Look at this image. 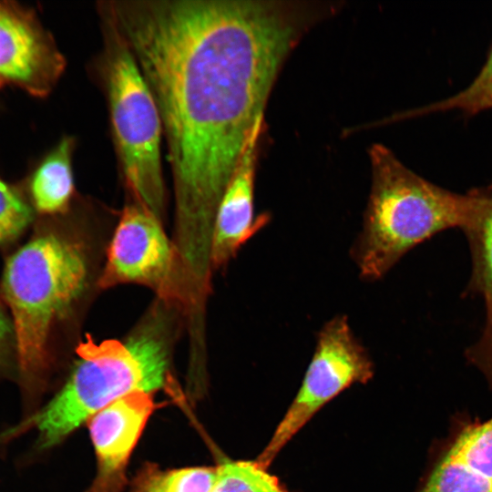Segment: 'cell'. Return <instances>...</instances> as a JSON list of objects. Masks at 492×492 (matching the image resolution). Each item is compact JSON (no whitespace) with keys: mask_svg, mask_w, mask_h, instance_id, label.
<instances>
[{"mask_svg":"<svg viewBox=\"0 0 492 492\" xmlns=\"http://www.w3.org/2000/svg\"><path fill=\"white\" fill-rule=\"evenodd\" d=\"M492 109V46L487 59L472 82L460 92L416 109L399 113L394 120L421 117L446 111H458L474 116Z\"/></svg>","mask_w":492,"mask_h":492,"instance_id":"cell-13","label":"cell"},{"mask_svg":"<svg viewBox=\"0 0 492 492\" xmlns=\"http://www.w3.org/2000/svg\"><path fill=\"white\" fill-rule=\"evenodd\" d=\"M374 375L367 350L345 315H336L319 331L302 384L256 461L268 468L282 447L326 403L355 383Z\"/></svg>","mask_w":492,"mask_h":492,"instance_id":"cell-6","label":"cell"},{"mask_svg":"<svg viewBox=\"0 0 492 492\" xmlns=\"http://www.w3.org/2000/svg\"><path fill=\"white\" fill-rule=\"evenodd\" d=\"M125 283L145 285L165 302L185 304L183 275L173 241L160 219L133 200L121 211L98 281L104 289Z\"/></svg>","mask_w":492,"mask_h":492,"instance_id":"cell-7","label":"cell"},{"mask_svg":"<svg viewBox=\"0 0 492 492\" xmlns=\"http://www.w3.org/2000/svg\"><path fill=\"white\" fill-rule=\"evenodd\" d=\"M11 329L13 328L0 305V353L3 350L5 342L10 334Z\"/></svg>","mask_w":492,"mask_h":492,"instance_id":"cell-19","label":"cell"},{"mask_svg":"<svg viewBox=\"0 0 492 492\" xmlns=\"http://www.w3.org/2000/svg\"><path fill=\"white\" fill-rule=\"evenodd\" d=\"M471 193L473 203L461 228L471 259L465 292L482 299L485 320L479 338L466 351V358L483 372L492 386V184L471 190Z\"/></svg>","mask_w":492,"mask_h":492,"instance_id":"cell-11","label":"cell"},{"mask_svg":"<svg viewBox=\"0 0 492 492\" xmlns=\"http://www.w3.org/2000/svg\"><path fill=\"white\" fill-rule=\"evenodd\" d=\"M210 492H287L279 480L254 461H224L217 466Z\"/></svg>","mask_w":492,"mask_h":492,"instance_id":"cell-15","label":"cell"},{"mask_svg":"<svg viewBox=\"0 0 492 492\" xmlns=\"http://www.w3.org/2000/svg\"><path fill=\"white\" fill-rule=\"evenodd\" d=\"M418 492H492V480L446 452Z\"/></svg>","mask_w":492,"mask_h":492,"instance_id":"cell-16","label":"cell"},{"mask_svg":"<svg viewBox=\"0 0 492 492\" xmlns=\"http://www.w3.org/2000/svg\"><path fill=\"white\" fill-rule=\"evenodd\" d=\"M264 115L254 124L240 161L218 205L212 231V269L227 264L268 221L254 216V183Z\"/></svg>","mask_w":492,"mask_h":492,"instance_id":"cell-10","label":"cell"},{"mask_svg":"<svg viewBox=\"0 0 492 492\" xmlns=\"http://www.w3.org/2000/svg\"><path fill=\"white\" fill-rule=\"evenodd\" d=\"M154 408L151 394L136 392L87 420L97 458V472L88 492L122 490L129 456Z\"/></svg>","mask_w":492,"mask_h":492,"instance_id":"cell-9","label":"cell"},{"mask_svg":"<svg viewBox=\"0 0 492 492\" xmlns=\"http://www.w3.org/2000/svg\"><path fill=\"white\" fill-rule=\"evenodd\" d=\"M76 147L75 137L63 136L34 170L30 190L38 212L56 214L68 208L75 191L73 155Z\"/></svg>","mask_w":492,"mask_h":492,"instance_id":"cell-12","label":"cell"},{"mask_svg":"<svg viewBox=\"0 0 492 492\" xmlns=\"http://www.w3.org/2000/svg\"><path fill=\"white\" fill-rule=\"evenodd\" d=\"M87 280L84 248L54 232L34 238L5 263L2 292L13 320L22 381V417L39 407L37 396L47 367L51 330L81 297Z\"/></svg>","mask_w":492,"mask_h":492,"instance_id":"cell-3","label":"cell"},{"mask_svg":"<svg viewBox=\"0 0 492 492\" xmlns=\"http://www.w3.org/2000/svg\"><path fill=\"white\" fill-rule=\"evenodd\" d=\"M217 467H189L161 471L149 466L138 475L134 492H210Z\"/></svg>","mask_w":492,"mask_h":492,"instance_id":"cell-14","label":"cell"},{"mask_svg":"<svg viewBox=\"0 0 492 492\" xmlns=\"http://www.w3.org/2000/svg\"><path fill=\"white\" fill-rule=\"evenodd\" d=\"M96 11L102 44L91 71L105 97L119 174L131 200L161 220L166 187L160 115L109 0L97 1Z\"/></svg>","mask_w":492,"mask_h":492,"instance_id":"cell-5","label":"cell"},{"mask_svg":"<svg viewBox=\"0 0 492 492\" xmlns=\"http://www.w3.org/2000/svg\"><path fill=\"white\" fill-rule=\"evenodd\" d=\"M157 104L180 261L209 264L221 196L282 66L338 3L109 0Z\"/></svg>","mask_w":492,"mask_h":492,"instance_id":"cell-1","label":"cell"},{"mask_svg":"<svg viewBox=\"0 0 492 492\" xmlns=\"http://www.w3.org/2000/svg\"><path fill=\"white\" fill-rule=\"evenodd\" d=\"M32 219L30 206L15 190L0 180V243L18 237Z\"/></svg>","mask_w":492,"mask_h":492,"instance_id":"cell-18","label":"cell"},{"mask_svg":"<svg viewBox=\"0 0 492 492\" xmlns=\"http://www.w3.org/2000/svg\"><path fill=\"white\" fill-rule=\"evenodd\" d=\"M446 453L492 480V417L464 428Z\"/></svg>","mask_w":492,"mask_h":492,"instance_id":"cell-17","label":"cell"},{"mask_svg":"<svg viewBox=\"0 0 492 492\" xmlns=\"http://www.w3.org/2000/svg\"><path fill=\"white\" fill-rule=\"evenodd\" d=\"M164 322L151 319L125 341L91 336L77 348V360L61 389L31 415L0 432V450L34 430L36 438L18 466L56 446L84 421L136 392L152 394L170 381L169 343Z\"/></svg>","mask_w":492,"mask_h":492,"instance_id":"cell-2","label":"cell"},{"mask_svg":"<svg viewBox=\"0 0 492 492\" xmlns=\"http://www.w3.org/2000/svg\"><path fill=\"white\" fill-rule=\"evenodd\" d=\"M66 58L35 15L0 1V87L16 86L44 97L65 71Z\"/></svg>","mask_w":492,"mask_h":492,"instance_id":"cell-8","label":"cell"},{"mask_svg":"<svg viewBox=\"0 0 492 492\" xmlns=\"http://www.w3.org/2000/svg\"><path fill=\"white\" fill-rule=\"evenodd\" d=\"M369 157L371 191L352 254L361 277L375 281L417 245L447 229H461L473 197L470 190L459 194L428 181L384 145H373Z\"/></svg>","mask_w":492,"mask_h":492,"instance_id":"cell-4","label":"cell"}]
</instances>
